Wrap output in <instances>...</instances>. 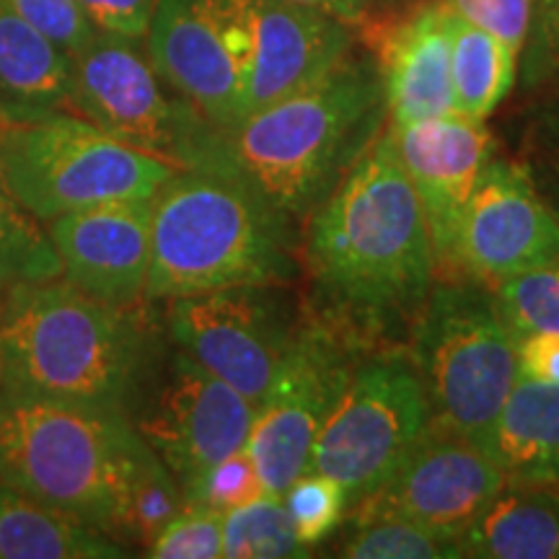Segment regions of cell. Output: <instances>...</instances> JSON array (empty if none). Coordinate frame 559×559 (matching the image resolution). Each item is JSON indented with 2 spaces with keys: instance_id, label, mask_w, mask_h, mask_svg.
Listing matches in <instances>:
<instances>
[{
  "instance_id": "35",
  "label": "cell",
  "mask_w": 559,
  "mask_h": 559,
  "mask_svg": "<svg viewBox=\"0 0 559 559\" xmlns=\"http://www.w3.org/2000/svg\"><path fill=\"white\" fill-rule=\"evenodd\" d=\"M523 47V83L528 88H559V3L534 5Z\"/></svg>"
},
{
  "instance_id": "6",
  "label": "cell",
  "mask_w": 559,
  "mask_h": 559,
  "mask_svg": "<svg viewBox=\"0 0 559 559\" xmlns=\"http://www.w3.org/2000/svg\"><path fill=\"white\" fill-rule=\"evenodd\" d=\"M407 353L428 396L430 423L485 449L519 381L515 340L487 285L469 275L436 277Z\"/></svg>"
},
{
  "instance_id": "25",
  "label": "cell",
  "mask_w": 559,
  "mask_h": 559,
  "mask_svg": "<svg viewBox=\"0 0 559 559\" xmlns=\"http://www.w3.org/2000/svg\"><path fill=\"white\" fill-rule=\"evenodd\" d=\"M451 86L456 115L485 122L513 88L519 58L495 39L449 9Z\"/></svg>"
},
{
  "instance_id": "9",
  "label": "cell",
  "mask_w": 559,
  "mask_h": 559,
  "mask_svg": "<svg viewBox=\"0 0 559 559\" xmlns=\"http://www.w3.org/2000/svg\"><path fill=\"white\" fill-rule=\"evenodd\" d=\"M66 109L181 169L221 166V132L185 99L166 96L138 39L96 32L73 55Z\"/></svg>"
},
{
  "instance_id": "33",
  "label": "cell",
  "mask_w": 559,
  "mask_h": 559,
  "mask_svg": "<svg viewBox=\"0 0 559 559\" xmlns=\"http://www.w3.org/2000/svg\"><path fill=\"white\" fill-rule=\"evenodd\" d=\"M3 3L62 47L70 58L96 34L75 0H3Z\"/></svg>"
},
{
  "instance_id": "32",
  "label": "cell",
  "mask_w": 559,
  "mask_h": 559,
  "mask_svg": "<svg viewBox=\"0 0 559 559\" xmlns=\"http://www.w3.org/2000/svg\"><path fill=\"white\" fill-rule=\"evenodd\" d=\"M153 559H218L223 557V513L185 506L145 549Z\"/></svg>"
},
{
  "instance_id": "30",
  "label": "cell",
  "mask_w": 559,
  "mask_h": 559,
  "mask_svg": "<svg viewBox=\"0 0 559 559\" xmlns=\"http://www.w3.org/2000/svg\"><path fill=\"white\" fill-rule=\"evenodd\" d=\"M293 531L306 549L319 547L347 515V495L340 481L319 472H304L283 492Z\"/></svg>"
},
{
  "instance_id": "5",
  "label": "cell",
  "mask_w": 559,
  "mask_h": 559,
  "mask_svg": "<svg viewBox=\"0 0 559 559\" xmlns=\"http://www.w3.org/2000/svg\"><path fill=\"white\" fill-rule=\"evenodd\" d=\"M140 436L120 409L0 389V485L104 531Z\"/></svg>"
},
{
  "instance_id": "17",
  "label": "cell",
  "mask_w": 559,
  "mask_h": 559,
  "mask_svg": "<svg viewBox=\"0 0 559 559\" xmlns=\"http://www.w3.org/2000/svg\"><path fill=\"white\" fill-rule=\"evenodd\" d=\"M151 218L153 198L102 202L52 218L47 234L60 257L62 277L107 304H143Z\"/></svg>"
},
{
  "instance_id": "16",
  "label": "cell",
  "mask_w": 559,
  "mask_h": 559,
  "mask_svg": "<svg viewBox=\"0 0 559 559\" xmlns=\"http://www.w3.org/2000/svg\"><path fill=\"white\" fill-rule=\"evenodd\" d=\"M386 130L425 213L436 277L459 275V228L481 171L495 158V140L485 122L464 115L389 122Z\"/></svg>"
},
{
  "instance_id": "11",
  "label": "cell",
  "mask_w": 559,
  "mask_h": 559,
  "mask_svg": "<svg viewBox=\"0 0 559 559\" xmlns=\"http://www.w3.org/2000/svg\"><path fill=\"white\" fill-rule=\"evenodd\" d=\"M241 79V120L324 79L353 55V26L290 0H205Z\"/></svg>"
},
{
  "instance_id": "14",
  "label": "cell",
  "mask_w": 559,
  "mask_h": 559,
  "mask_svg": "<svg viewBox=\"0 0 559 559\" xmlns=\"http://www.w3.org/2000/svg\"><path fill=\"white\" fill-rule=\"evenodd\" d=\"M502 485L506 477L485 449L430 423L391 477L347 513L349 521H412L459 539Z\"/></svg>"
},
{
  "instance_id": "42",
  "label": "cell",
  "mask_w": 559,
  "mask_h": 559,
  "mask_svg": "<svg viewBox=\"0 0 559 559\" xmlns=\"http://www.w3.org/2000/svg\"><path fill=\"white\" fill-rule=\"evenodd\" d=\"M551 3H559V0H534V5H551Z\"/></svg>"
},
{
  "instance_id": "1",
  "label": "cell",
  "mask_w": 559,
  "mask_h": 559,
  "mask_svg": "<svg viewBox=\"0 0 559 559\" xmlns=\"http://www.w3.org/2000/svg\"><path fill=\"white\" fill-rule=\"evenodd\" d=\"M304 313L349 347H404L436 283L425 213L389 130L306 218Z\"/></svg>"
},
{
  "instance_id": "4",
  "label": "cell",
  "mask_w": 559,
  "mask_h": 559,
  "mask_svg": "<svg viewBox=\"0 0 559 559\" xmlns=\"http://www.w3.org/2000/svg\"><path fill=\"white\" fill-rule=\"evenodd\" d=\"M298 275L293 223L239 174L215 166L179 169L153 194L143 300L236 285H293Z\"/></svg>"
},
{
  "instance_id": "7",
  "label": "cell",
  "mask_w": 559,
  "mask_h": 559,
  "mask_svg": "<svg viewBox=\"0 0 559 559\" xmlns=\"http://www.w3.org/2000/svg\"><path fill=\"white\" fill-rule=\"evenodd\" d=\"M179 169L70 111L0 128V177L41 223L102 202L153 198Z\"/></svg>"
},
{
  "instance_id": "12",
  "label": "cell",
  "mask_w": 559,
  "mask_h": 559,
  "mask_svg": "<svg viewBox=\"0 0 559 559\" xmlns=\"http://www.w3.org/2000/svg\"><path fill=\"white\" fill-rule=\"evenodd\" d=\"M360 349L304 313L267 394L254 409L247 451L264 492L280 495L309 469L311 445L345 391Z\"/></svg>"
},
{
  "instance_id": "44",
  "label": "cell",
  "mask_w": 559,
  "mask_h": 559,
  "mask_svg": "<svg viewBox=\"0 0 559 559\" xmlns=\"http://www.w3.org/2000/svg\"><path fill=\"white\" fill-rule=\"evenodd\" d=\"M373 3H376V0H373ZM383 3H400V0H383Z\"/></svg>"
},
{
  "instance_id": "13",
  "label": "cell",
  "mask_w": 559,
  "mask_h": 559,
  "mask_svg": "<svg viewBox=\"0 0 559 559\" xmlns=\"http://www.w3.org/2000/svg\"><path fill=\"white\" fill-rule=\"evenodd\" d=\"M135 402L132 428L169 466L181 495L207 466L247 445L257 409L181 349L151 386H140Z\"/></svg>"
},
{
  "instance_id": "3",
  "label": "cell",
  "mask_w": 559,
  "mask_h": 559,
  "mask_svg": "<svg viewBox=\"0 0 559 559\" xmlns=\"http://www.w3.org/2000/svg\"><path fill=\"white\" fill-rule=\"evenodd\" d=\"M148 362L151 334L140 304H107L62 275L5 293L0 389L130 415Z\"/></svg>"
},
{
  "instance_id": "39",
  "label": "cell",
  "mask_w": 559,
  "mask_h": 559,
  "mask_svg": "<svg viewBox=\"0 0 559 559\" xmlns=\"http://www.w3.org/2000/svg\"><path fill=\"white\" fill-rule=\"evenodd\" d=\"M290 3L330 13L342 24L353 26V29H362V26L370 24V13H373V0H290Z\"/></svg>"
},
{
  "instance_id": "21",
  "label": "cell",
  "mask_w": 559,
  "mask_h": 559,
  "mask_svg": "<svg viewBox=\"0 0 559 559\" xmlns=\"http://www.w3.org/2000/svg\"><path fill=\"white\" fill-rule=\"evenodd\" d=\"M485 451L506 481L559 485V386L519 376Z\"/></svg>"
},
{
  "instance_id": "10",
  "label": "cell",
  "mask_w": 559,
  "mask_h": 559,
  "mask_svg": "<svg viewBox=\"0 0 559 559\" xmlns=\"http://www.w3.org/2000/svg\"><path fill=\"white\" fill-rule=\"evenodd\" d=\"M174 347L257 404L304 321L290 285H236L169 300Z\"/></svg>"
},
{
  "instance_id": "15",
  "label": "cell",
  "mask_w": 559,
  "mask_h": 559,
  "mask_svg": "<svg viewBox=\"0 0 559 559\" xmlns=\"http://www.w3.org/2000/svg\"><path fill=\"white\" fill-rule=\"evenodd\" d=\"M559 262V215L528 164L495 156L474 187L456 241L459 275L489 285Z\"/></svg>"
},
{
  "instance_id": "23",
  "label": "cell",
  "mask_w": 559,
  "mask_h": 559,
  "mask_svg": "<svg viewBox=\"0 0 559 559\" xmlns=\"http://www.w3.org/2000/svg\"><path fill=\"white\" fill-rule=\"evenodd\" d=\"M130 551L68 510L0 485V559H117Z\"/></svg>"
},
{
  "instance_id": "31",
  "label": "cell",
  "mask_w": 559,
  "mask_h": 559,
  "mask_svg": "<svg viewBox=\"0 0 559 559\" xmlns=\"http://www.w3.org/2000/svg\"><path fill=\"white\" fill-rule=\"evenodd\" d=\"M264 485L260 472H257L254 459L247 451V445L239 451L228 453L213 466H207L198 479L187 487L185 506H200L228 513V510L249 506L257 498H262Z\"/></svg>"
},
{
  "instance_id": "24",
  "label": "cell",
  "mask_w": 559,
  "mask_h": 559,
  "mask_svg": "<svg viewBox=\"0 0 559 559\" xmlns=\"http://www.w3.org/2000/svg\"><path fill=\"white\" fill-rule=\"evenodd\" d=\"M185 508V495L169 466L140 438L122 474L104 534L124 549H148L174 515Z\"/></svg>"
},
{
  "instance_id": "41",
  "label": "cell",
  "mask_w": 559,
  "mask_h": 559,
  "mask_svg": "<svg viewBox=\"0 0 559 559\" xmlns=\"http://www.w3.org/2000/svg\"><path fill=\"white\" fill-rule=\"evenodd\" d=\"M5 293H9V288H3V285H0V313H3V306H5Z\"/></svg>"
},
{
  "instance_id": "36",
  "label": "cell",
  "mask_w": 559,
  "mask_h": 559,
  "mask_svg": "<svg viewBox=\"0 0 559 559\" xmlns=\"http://www.w3.org/2000/svg\"><path fill=\"white\" fill-rule=\"evenodd\" d=\"M75 3L96 32L143 41L148 37L158 0H75Z\"/></svg>"
},
{
  "instance_id": "19",
  "label": "cell",
  "mask_w": 559,
  "mask_h": 559,
  "mask_svg": "<svg viewBox=\"0 0 559 559\" xmlns=\"http://www.w3.org/2000/svg\"><path fill=\"white\" fill-rule=\"evenodd\" d=\"M379 66L389 122L407 124L456 115L451 86L449 3L432 0L404 19L366 24Z\"/></svg>"
},
{
  "instance_id": "27",
  "label": "cell",
  "mask_w": 559,
  "mask_h": 559,
  "mask_svg": "<svg viewBox=\"0 0 559 559\" xmlns=\"http://www.w3.org/2000/svg\"><path fill=\"white\" fill-rule=\"evenodd\" d=\"M223 557L285 559L311 557V551L298 542L283 498L262 495L249 506L223 513Z\"/></svg>"
},
{
  "instance_id": "38",
  "label": "cell",
  "mask_w": 559,
  "mask_h": 559,
  "mask_svg": "<svg viewBox=\"0 0 559 559\" xmlns=\"http://www.w3.org/2000/svg\"><path fill=\"white\" fill-rule=\"evenodd\" d=\"M519 376L559 386V334H523L515 337Z\"/></svg>"
},
{
  "instance_id": "28",
  "label": "cell",
  "mask_w": 559,
  "mask_h": 559,
  "mask_svg": "<svg viewBox=\"0 0 559 559\" xmlns=\"http://www.w3.org/2000/svg\"><path fill=\"white\" fill-rule=\"evenodd\" d=\"M349 559H456L459 539L402 519H358L340 547Z\"/></svg>"
},
{
  "instance_id": "29",
  "label": "cell",
  "mask_w": 559,
  "mask_h": 559,
  "mask_svg": "<svg viewBox=\"0 0 559 559\" xmlns=\"http://www.w3.org/2000/svg\"><path fill=\"white\" fill-rule=\"evenodd\" d=\"M502 324L515 337L559 334V262L489 285Z\"/></svg>"
},
{
  "instance_id": "20",
  "label": "cell",
  "mask_w": 559,
  "mask_h": 559,
  "mask_svg": "<svg viewBox=\"0 0 559 559\" xmlns=\"http://www.w3.org/2000/svg\"><path fill=\"white\" fill-rule=\"evenodd\" d=\"M70 75L73 58L0 0V107L5 122H34L66 109Z\"/></svg>"
},
{
  "instance_id": "18",
  "label": "cell",
  "mask_w": 559,
  "mask_h": 559,
  "mask_svg": "<svg viewBox=\"0 0 559 559\" xmlns=\"http://www.w3.org/2000/svg\"><path fill=\"white\" fill-rule=\"evenodd\" d=\"M148 58L160 81L215 130L241 122L239 68L205 0H158Z\"/></svg>"
},
{
  "instance_id": "37",
  "label": "cell",
  "mask_w": 559,
  "mask_h": 559,
  "mask_svg": "<svg viewBox=\"0 0 559 559\" xmlns=\"http://www.w3.org/2000/svg\"><path fill=\"white\" fill-rule=\"evenodd\" d=\"M523 151L528 164L559 166V88L528 111Z\"/></svg>"
},
{
  "instance_id": "40",
  "label": "cell",
  "mask_w": 559,
  "mask_h": 559,
  "mask_svg": "<svg viewBox=\"0 0 559 559\" xmlns=\"http://www.w3.org/2000/svg\"><path fill=\"white\" fill-rule=\"evenodd\" d=\"M528 164V160H526ZM531 177H534L536 187L544 194V200L555 207V213L559 215V166H549V164H528Z\"/></svg>"
},
{
  "instance_id": "2",
  "label": "cell",
  "mask_w": 559,
  "mask_h": 559,
  "mask_svg": "<svg viewBox=\"0 0 559 559\" xmlns=\"http://www.w3.org/2000/svg\"><path fill=\"white\" fill-rule=\"evenodd\" d=\"M386 117L379 66L353 52L324 79L223 130V169L296 226L337 190Z\"/></svg>"
},
{
  "instance_id": "22",
  "label": "cell",
  "mask_w": 559,
  "mask_h": 559,
  "mask_svg": "<svg viewBox=\"0 0 559 559\" xmlns=\"http://www.w3.org/2000/svg\"><path fill=\"white\" fill-rule=\"evenodd\" d=\"M459 555L477 559H559V485H513L459 536Z\"/></svg>"
},
{
  "instance_id": "43",
  "label": "cell",
  "mask_w": 559,
  "mask_h": 559,
  "mask_svg": "<svg viewBox=\"0 0 559 559\" xmlns=\"http://www.w3.org/2000/svg\"><path fill=\"white\" fill-rule=\"evenodd\" d=\"M5 124H9V122H5V115H3V107H0V128H5Z\"/></svg>"
},
{
  "instance_id": "26",
  "label": "cell",
  "mask_w": 559,
  "mask_h": 559,
  "mask_svg": "<svg viewBox=\"0 0 559 559\" xmlns=\"http://www.w3.org/2000/svg\"><path fill=\"white\" fill-rule=\"evenodd\" d=\"M62 275L55 243L37 215L13 198L0 177V285L39 283Z\"/></svg>"
},
{
  "instance_id": "34",
  "label": "cell",
  "mask_w": 559,
  "mask_h": 559,
  "mask_svg": "<svg viewBox=\"0 0 559 559\" xmlns=\"http://www.w3.org/2000/svg\"><path fill=\"white\" fill-rule=\"evenodd\" d=\"M453 13L500 39L519 58L531 26L534 0H445Z\"/></svg>"
},
{
  "instance_id": "8",
  "label": "cell",
  "mask_w": 559,
  "mask_h": 559,
  "mask_svg": "<svg viewBox=\"0 0 559 559\" xmlns=\"http://www.w3.org/2000/svg\"><path fill=\"white\" fill-rule=\"evenodd\" d=\"M428 425L430 404L407 345L366 349L313 440L306 472L340 481L349 510L391 477Z\"/></svg>"
}]
</instances>
